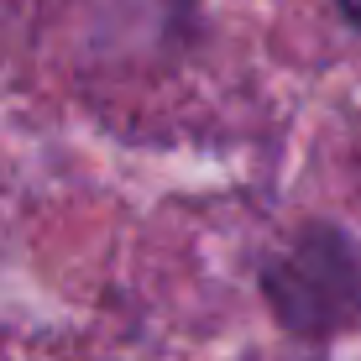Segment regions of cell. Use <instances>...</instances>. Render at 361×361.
<instances>
[{
	"label": "cell",
	"instance_id": "2",
	"mask_svg": "<svg viewBox=\"0 0 361 361\" xmlns=\"http://www.w3.org/2000/svg\"><path fill=\"white\" fill-rule=\"evenodd\" d=\"M330 6H335V16H341L351 32H361V0H330Z\"/></svg>",
	"mask_w": 361,
	"mask_h": 361
},
{
	"label": "cell",
	"instance_id": "1",
	"mask_svg": "<svg viewBox=\"0 0 361 361\" xmlns=\"http://www.w3.org/2000/svg\"><path fill=\"white\" fill-rule=\"evenodd\" d=\"M272 325L298 345H335L361 330V246L335 220H298L257 267Z\"/></svg>",
	"mask_w": 361,
	"mask_h": 361
}]
</instances>
